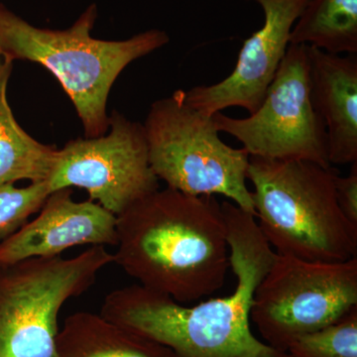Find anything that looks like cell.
Segmentation results:
<instances>
[{
	"label": "cell",
	"instance_id": "cell-1",
	"mask_svg": "<svg viewBox=\"0 0 357 357\" xmlns=\"http://www.w3.org/2000/svg\"><path fill=\"white\" fill-rule=\"evenodd\" d=\"M222 208L230 268L236 277L234 292L187 307L135 284L107 294L100 314L168 347L174 357H291L258 340L250 330L256 288L277 253L252 213L229 201Z\"/></svg>",
	"mask_w": 357,
	"mask_h": 357
},
{
	"label": "cell",
	"instance_id": "cell-2",
	"mask_svg": "<svg viewBox=\"0 0 357 357\" xmlns=\"http://www.w3.org/2000/svg\"><path fill=\"white\" fill-rule=\"evenodd\" d=\"M114 263L138 285L180 304L222 288L230 269L222 204L167 187L117 217Z\"/></svg>",
	"mask_w": 357,
	"mask_h": 357
},
{
	"label": "cell",
	"instance_id": "cell-3",
	"mask_svg": "<svg viewBox=\"0 0 357 357\" xmlns=\"http://www.w3.org/2000/svg\"><path fill=\"white\" fill-rule=\"evenodd\" d=\"M96 18L98 7L91 4L67 29L39 28L0 2V55L48 70L69 96L86 138L109 130L107 100L123 70L170 41L158 29L117 41L96 39L91 36Z\"/></svg>",
	"mask_w": 357,
	"mask_h": 357
},
{
	"label": "cell",
	"instance_id": "cell-4",
	"mask_svg": "<svg viewBox=\"0 0 357 357\" xmlns=\"http://www.w3.org/2000/svg\"><path fill=\"white\" fill-rule=\"evenodd\" d=\"M337 174L304 160L249 158L256 222L277 255L319 262L357 257V225L338 206Z\"/></svg>",
	"mask_w": 357,
	"mask_h": 357
},
{
	"label": "cell",
	"instance_id": "cell-5",
	"mask_svg": "<svg viewBox=\"0 0 357 357\" xmlns=\"http://www.w3.org/2000/svg\"><path fill=\"white\" fill-rule=\"evenodd\" d=\"M150 167L167 187L191 196H220L255 217L248 187L249 154L223 142L213 116L187 105L184 91L151 105L144 124Z\"/></svg>",
	"mask_w": 357,
	"mask_h": 357
},
{
	"label": "cell",
	"instance_id": "cell-6",
	"mask_svg": "<svg viewBox=\"0 0 357 357\" xmlns=\"http://www.w3.org/2000/svg\"><path fill=\"white\" fill-rule=\"evenodd\" d=\"M114 263L105 246L74 257H33L0 265V357H57L61 309L93 287Z\"/></svg>",
	"mask_w": 357,
	"mask_h": 357
},
{
	"label": "cell",
	"instance_id": "cell-7",
	"mask_svg": "<svg viewBox=\"0 0 357 357\" xmlns=\"http://www.w3.org/2000/svg\"><path fill=\"white\" fill-rule=\"evenodd\" d=\"M357 307V257L307 261L276 255L256 288L252 319L265 344L287 352L297 338L333 325Z\"/></svg>",
	"mask_w": 357,
	"mask_h": 357
},
{
	"label": "cell",
	"instance_id": "cell-8",
	"mask_svg": "<svg viewBox=\"0 0 357 357\" xmlns=\"http://www.w3.org/2000/svg\"><path fill=\"white\" fill-rule=\"evenodd\" d=\"M309 74V46L289 45L259 109L245 119L217 112L215 128L238 140L250 157L330 168L326 126L312 103Z\"/></svg>",
	"mask_w": 357,
	"mask_h": 357
},
{
	"label": "cell",
	"instance_id": "cell-9",
	"mask_svg": "<svg viewBox=\"0 0 357 357\" xmlns=\"http://www.w3.org/2000/svg\"><path fill=\"white\" fill-rule=\"evenodd\" d=\"M47 183L51 192L72 187L86 190L91 201L119 217L159 189L143 124L114 110L107 133L70 140L58 149Z\"/></svg>",
	"mask_w": 357,
	"mask_h": 357
},
{
	"label": "cell",
	"instance_id": "cell-10",
	"mask_svg": "<svg viewBox=\"0 0 357 357\" xmlns=\"http://www.w3.org/2000/svg\"><path fill=\"white\" fill-rule=\"evenodd\" d=\"M264 11V24L243 42L236 67L218 84L184 91L187 105L213 116L239 107L249 114L259 109L290 45L296 21L310 0H255Z\"/></svg>",
	"mask_w": 357,
	"mask_h": 357
},
{
	"label": "cell",
	"instance_id": "cell-11",
	"mask_svg": "<svg viewBox=\"0 0 357 357\" xmlns=\"http://www.w3.org/2000/svg\"><path fill=\"white\" fill-rule=\"evenodd\" d=\"M70 188L52 192L31 222L0 243V265L60 256L79 245L116 246L117 217L96 202H76Z\"/></svg>",
	"mask_w": 357,
	"mask_h": 357
},
{
	"label": "cell",
	"instance_id": "cell-12",
	"mask_svg": "<svg viewBox=\"0 0 357 357\" xmlns=\"http://www.w3.org/2000/svg\"><path fill=\"white\" fill-rule=\"evenodd\" d=\"M310 96L323 119L331 165L357 162V57L309 46Z\"/></svg>",
	"mask_w": 357,
	"mask_h": 357
},
{
	"label": "cell",
	"instance_id": "cell-13",
	"mask_svg": "<svg viewBox=\"0 0 357 357\" xmlns=\"http://www.w3.org/2000/svg\"><path fill=\"white\" fill-rule=\"evenodd\" d=\"M57 357H174L170 349L103 318L77 312L65 319L56 340Z\"/></svg>",
	"mask_w": 357,
	"mask_h": 357
},
{
	"label": "cell",
	"instance_id": "cell-14",
	"mask_svg": "<svg viewBox=\"0 0 357 357\" xmlns=\"http://www.w3.org/2000/svg\"><path fill=\"white\" fill-rule=\"evenodd\" d=\"M13 64V61L0 55V185L21 180L47 182L58 148L39 142L16 121L7 100Z\"/></svg>",
	"mask_w": 357,
	"mask_h": 357
},
{
	"label": "cell",
	"instance_id": "cell-15",
	"mask_svg": "<svg viewBox=\"0 0 357 357\" xmlns=\"http://www.w3.org/2000/svg\"><path fill=\"white\" fill-rule=\"evenodd\" d=\"M291 44L356 55L357 0H310L291 31Z\"/></svg>",
	"mask_w": 357,
	"mask_h": 357
},
{
	"label": "cell",
	"instance_id": "cell-16",
	"mask_svg": "<svg viewBox=\"0 0 357 357\" xmlns=\"http://www.w3.org/2000/svg\"><path fill=\"white\" fill-rule=\"evenodd\" d=\"M287 352L291 357H357V307L333 325L297 338Z\"/></svg>",
	"mask_w": 357,
	"mask_h": 357
},
{
	"label": "cell",
	"instance_id": "cell-17",
	"mask_svg": "<svg viewBox=\"0 0 357 357\" xmlns=\"http://www.w3.org/2000/svg\"><path fill=\"white\" fill-rule=\"evenodd\" d=\"M48 183H31L27 187L0 185V241L20 229L34 213H38L49 195Z\"/></svg>",
	"mask_w": 357,
	"mask_h": 357
},
{
	"label": "cell",
	"instance_id": "cell-18",
	"mask_svg": "<svg viewBox=\"0 0 357 357\" xmlns=\"http://www.w3.org/2000/svg\"><path fill=\"white\" fill-rule=\"evenodd\" d=\"M335 189L338 206L344 217L357 225V162L351 164L349 175H335Z\"/></svg>",
	"mask_w": 357,
	"mask_h": 357
}]
</instances>
